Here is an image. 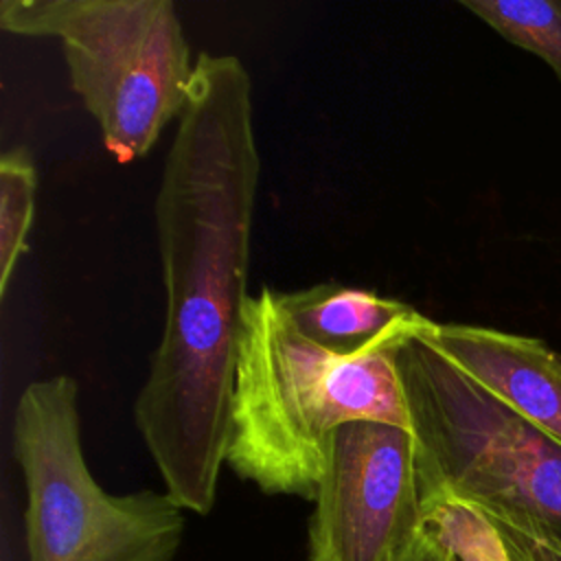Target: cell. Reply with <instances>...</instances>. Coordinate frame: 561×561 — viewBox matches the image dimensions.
<instances>
[{
	"label": "cell",
	"instance_id": "cell-12",
	"mask_svg": "<svg viewBox=\"0 0 561 561\" xmlns=\"http://www.w3.org/2000/svg\"><path fill=\"white\" fill-rule=\"evenodd\" d=\"M511 561H561V537L526 517L489 515Z\"/></svg>",
	"mask_w": 561,
	"mask_h": 561
},
{
	"label": "cell",
	"instance_id": "cell-9",
	"mask_svg": "<svg viewBox=\"0 0 561 561\" xmlns=\"http://www.w3.org/2000/svg\"><path fill=\"white\" fill-rule=\"evenodd\" d=\"M460 7L543 59L561 79V0H462Z\"/></svg>",
	"mask_w": 561,
	"mask_h": 561
},
{
	"label": "cell",
	"instance_id": "cell-6",
	"mask_svg": "<svg viewBox=\"0 0 561 561\" xmlns=\"http://www.w3.org/2000/svg\"><path fill=\"white\" fill-rule=\"evenodd\" d=\"M425 526L412 430H337L309 519V561H397Z\"/></svg>",
	"mask_w": 561,
	"mask_h": 561
},
{
	"label": "cell",
	"instance_id": "cell-10",
	"mask_svg": "<svg viewBox=\"0 0 561 561\" xmlns=\"http://www.w3.org/2000/svg\"><path fill=\"white\" fill-rule=\"evenodd\" d=\"M37 171L26 147H11L0 156V298L7 296L13 272L28 250L35 215Z\"/></svg>",
	"mask_w": 561,
	"mask_h": 561
},
{
	"label": "cell",
	"instance_id": "cell-3",
	"mask_svg": "<svg viewBox=\"0 0 561 561\" xmlns=\"http://www.w3.org/2000/svg\"><path fill=\"white\" fill-rule=\"evenodd\" d=\"M421 502L451 497L561 537V443L491 394L423 335L397 355Z\"/></svg>",
	"mask_w": 561,
	"mask_h": 561
},
{
	"label": "cell",
	"instance_id": "cell-13",
	"mask_svg": "<svg viewBox=\"0 0 561 561\" xmlns=\"http://www.w3.org/2000/svg\"><path fill=\"white\" fill-rule=\"evenodd\" d=\"M397 561H458L449 546L425 524L416 539L401 552Z\"/></svg>",
	"mask_w": 561,
	"mask_h": 561
},
{
	"label": "cell",
	"instance_id": "cell-7",
	"mask_svg": "<svg viewBox=\"0 0 561 561\" xmlns=\"http://www.w3.org/2000/svg\"><path fill=\"white\" fill-rule=\"evenodd\" d=\"M423 337L511 410L561 443V353L539 337L432 322Z\"/></svg>",
	"mask_w": 561,
	"mask_h": 561
},
{
	"label": "cell",
	"instance_id": "cell-11",
	"mask_svg": "<svg viewBox=\"0 0 561 561\" xmlns=\"http://www.w3.org/2000/svg\"><path fill=\"white\" fill-rule=\"evenodd\" d=\"M425 524L449 546L458 561H511L493 522L476 506L438 497L423 502Z\"/></svg>",
	"mask_w": 561,
	"mask_h": 561
},
{
	"label": "cell",
	"instance_id": "cell-4",
	"mask_svg": "<svg viewBox=\"0 0 561 561\" xmlns=\"http://www.w3.org/2000/svg\"><path fill=\"white\" fill-rule=\"evenodd\" d=\"M0 28L59 42L70 88L121 164L184 110L197 55L171 0H2Z\"/></svg>",
	"mask_w": 561,
	"mask_h": 561
},
{
	"label": "cell",
	"instance_id": "cell-2",
	"mask_svg": "<svg viewBox=\"0 0 561 561\" xmlns=\"http://www.w3.org/2000/svg\"><path fill=\"white\" fill-rule=\"evenodd\" d=\"M397 355L322 348L289 320L278 291L263 287L243 311L226 465L267 495L313 502L340 427L377 421L410 430Z\"/></svg>",
	"mask_w": 561,
	"mask_h": 561
},
{
	"label": "cell",
	"instance_id": "cell-8",
	"mask_svg": "<svg viewBox=\"0 0 561 561\" xmlns=\"http://www.w3.org/2000/svg\"><path fill=\"white\" fill-rule=\"evenodd\" d=\"M278 300L309 340L342 357L397 355L434 322L403 300L335 280L278 291Z\"/></svg>",
	"mask_w": 561,
	"mask_h": 561
},
{
	"label": "cell",
	"instance_id": "cell-1",
	"mask_svg": "<svg viewBox=\"0 0 561 561\" xmlns=\"http://www.w3.org/2000/svg\"><path fill=\"white\" fill-rule=\"evenodd\" d=\"M259 182L250 72L202 50L153 202L164 324L134 401L164 493L197 515L226 465Z\"/></svg>",
	"mask_w": 561,
	"mask_h": 561
},
{
	"label": "cell",
	"instance_id": "cell-5",
	"mask_svg": "<svg viewBox=\"0 0 561 561\" xmlns=\"http://www.w3.org/2000/svg\"><path fill=\"white\" fill-rule=\"evenodd\" d=\"M13 456L26 491V561H173L184 515L169 493L112 495L81 447L79 386L70 375L31 381L15 401Z\"/></svg>",
	"mask_w": 561,
	"mask_h": 561
}]
</instances>
